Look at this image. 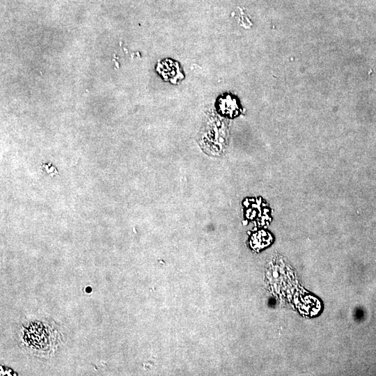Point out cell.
<instances>
[{
    "label": "cell",
    "instance_id": "1",
    "mask_svg": "<svg viewBox=\"0 0 376 376\" xmlns=\"http://www.w3.org/2000/svg\"><path fill=\"white\" fill-rule=\"evenodd\" d=\"M42 169L47 174L50 175L52 176L58 174L56 168L49 162L43 163L42 165Z\"/></svg>",
    "mask_w": 376,
    "mask_h": 376
}]
</instances>
